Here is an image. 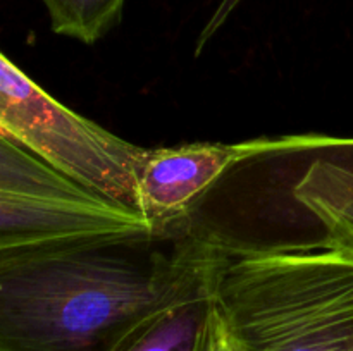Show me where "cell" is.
<instances>
[{"mask_svg":"<svg viewBox=\"0 0 353 351\" xmlns=\"http://www.w3.org/2000/svg\"><path fill=\"white\" fill-rule=\"evenodd\" d=\"M0 134L61 174L137 209L138 169L147 148L79 116L0 57Z\"/></svg>","mask_w":353,"mask_h":351,"instance_id":"277c9868","label":"cell"},{"mask_svg":"<svg viewBox=\"0 0 353 351\" xmlns=\"http://www.w3.org/2000/svg\"><path fill=\"white\" fill-rule=\"evenodd\" d=\"M205 351H248L240 341V337L233 332V329L228 326L226 320L221 317L217 306L212 317V323H210Z\"/></svg>","mask_w":353,"mask_h":351,"instance_id":"9c48e42d","label":"cell"},{"mask_svg":"<svg viewBox=\"0 0 353 351\" xmlns=\"http://www.w3.org/2000/svg\"><path fill=\"white\" fill-rule=\"evenodd\" d=\"M161 227L0 134V255L79 246Z\"/></svg>","mask_w":353,"mask_h":351,"instance_id":"3957f363","label":"cell"},{"mask_svg":"<svg viewBox=\"0 0 353 351\" xmlns=\"http://www.w3.org/2000/svg\"><path fill=\"white\" fill-rule=\"evenodd\" d=\"M224 243L188 217L152 233L0 255V351H124L210 281Z\"/></svg>","mask_w":353,"mask_h":351,"instance_id":"6da1fadb","label":"cell"},{"mask_svg":"<svg viewBox=\"0 0 353 351\" xmlns=\"http://www.w3.org/2000/svg\"><path fill=\"white\" fill-rule=\"evenodd\" d=\"M240 3H241V0H221L219 6L216 7L214 14L210 16V19L207 21V24L203 26V30L200 31V36H199V40H196V47H195L196 57L202 54V50L205 48V45L209 43L210 38H212L214 34H216L217 31L224 26V23L230 19V16L234 12V9H236Z\"/></svg>","mask_w":353,"mask_h":351,"instance_id":"30bf717a","label":"cell"},{"mask_svg":"<svg viewBox=\"0 0 353 351\" xmlns=\"http://www.w3.org/2000/svg\"><path fill=\"white\" fill-rule=\"evenodd\" d=\"M341 141L343 138L302 134L147 148L138 169L137 209L157 226H171L192 217L193 203L236 164L265 155L326 151Z\"/></svg>","mask_w":353,"mask_h":351,"instance_id":"5b68a950","label":"cell"},{"mask_svg":"<svg viewBox=\"0 0 353 351\" xmlns=\"http://www.w3.org/2000/svg\"><path fill=\"white\" fill-rule=\"evenodd\" d=\"M293 196L323 224L327 240L353 251V172L317 157L295 184Z\"/></svg>","mask_w":353,"mask_h":351,"instance_id":"8992f818","label":"cell"},{"mask_svg":"<svg viewBox=\"0 0 353 351\" xmlns=\"http://www.w3.org/2000/svg\"><path fill=\"white\" fill-rule=\"evenodd\" d=\"M212 277L192 296L165 310L124 351H205L216 312Z\"/></svg>","mask_w":353,"mask_h":351,"instance_id":"52a82bcc","label":"cell"},{"mask_svg":"<svg viewBox=\"0 0 353 351\" xmlns=\"http://www.w3.org/2000/svg\"><path fill=\"white\" fill-rule=\"evenodd\" d=\"M221 317L248 351H353V251L224 244L212 277Z\"/></svg>","mask_w":353,"mask_h":351,"instance_id":"7a4b0ae2","label":"cell"},{"mask_svg":"<svg viewBox=\"0 0 353 351\" xmlns=\"http://www.w3.org/2000/svg\"><path fill=\"white\" fill-rule=\"evenodd\" d=\"M324 158H330V160L336 162L341 167L353 172V138H343V141L338 147L324 151Z\"/></svg>","mask_w":353,"mask_h":351,"instance_id":"8fae6325","label":"cell"},{"mask_svg":"<svg viewBox=\"0 0 353 351\" xmlns=\"http://www.w3.org/2000/svg\"><path fill=\"white\" fill-rule=\"evenodd\" d=\"M52 31L83 43H95L121 23L126 0H41Z\"/></svg>","mask_w":353,"mask_h":351,"instance_id":"ba28073f","label":"cell"}]
</instances>
